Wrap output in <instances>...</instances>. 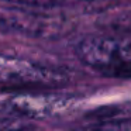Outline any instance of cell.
<instances>
[{
    "label": "cell",
    "mask_w": 131,
    "mask_h": 131,
    "mask_svg": "<svg viewBox=\"0 0 131 131\" xmlns=\"http://www.w3.org/2000/svg\"><path fill=\"white\" fill-rule=\"evenodd\" d=\"M123 131H131V128H127V130H124V128H123Z\"/></svg>",
    "instance_id": "7"
},
{
    "label": "cell",
    "mask_w": 131,
    "mask_h": 131,
    "mask_svg": "<svg viewBox=\"0 0 131 131\" xmlns=\"http://www.w3.org/2000/svg\"><path fill=\"white\" fill-rule=\"evenodd\" d=\"M0 125H2V116H0Z\"/></svg>",
    "instance_id": "8"
},
{
    "label": "cell",
    "mask_w": 131,
    "mask_h": 131,
    "mask_svg": "<svg viewBox=\"0 0 131 131\" xmlns=\"http://www.w3.org/2000/svg\"><path fill=\"white\" fill-rule=\"evenodd\" d=\"M58 79L59 75L41 65L0 55V83H48Z\"/></svg>",
    "instance_id": "4"
},
{
    "label": "cell",
    "mask_w": 131,
    "mask_h": 131,
    "mask_svg": "<svg viewBox=\"0 0 131 131\" xmlns=\"http://www.w3.org/2000/svg\"><path fill=\"white\" fill-rule=\"evenodd\" d=\"M21 6H31V7H45V9H54L61 7L71 3H88V2H96V0H12Z\"/></svg>",
    "instance_id": "5"
},
{
    "label": "cell",
    "mask_w": 131,
    "mask_h": 131,
    "mask_svg": "<svg viewBox=\"0 0 131 131\" xmlns=\"http://www.w3.org/2000/svg\"><path fill=\"white\" fill-rule=\"evenodd\" d=\"M73 131H123V127L113 123H100V124L89 125V127H82Z\"/></svg>",
    "instance_id": "6"
},
{
    "label": "cell",
    "mask_w": 131,
    "mask_h": 131,
    "mask_svg": "<svg viewBox=\"0 0 131 131\" xmlns=\"http://www.w3.org/2000/svg\"><path fill=\"white\" fill-rule=\"evenodd\" d=\"M75 99L55 94H17L7 100V107L16 114L30 118H47L71 110Z\"/></svg>",
    "instance_id": "3"
},
{
    "label": "cell",
    "mask_w": 131,
    "mask_h": 131,
    "mask_svg": "<svg viewBox=\"0 0 131 131\" xmlns=\"http://www.w3.org/2000/svg\"><path fill=\"white\" fill-rule=\"evenodd\" d=\"M63 23L58 17L27 10H0V32L30 38H48L59 34Z\"/></svg>",
    "instance_id": "2"
},
{
    "label": "cell",
    "mask_w": 131,
    "mask_h": 131,
    "mask_svg": "<svg viewBox=\"0 0 131 131\" xmlns=\"http://www.w3.org/2000/svg\"><path fill=\"white\" fill-rule=\"evenodd\" d=\"M76 55L104 76L131 79V35L88 37L78 44Z\"/></svg>",
    "instance_id": "1"
}]
</instances>
